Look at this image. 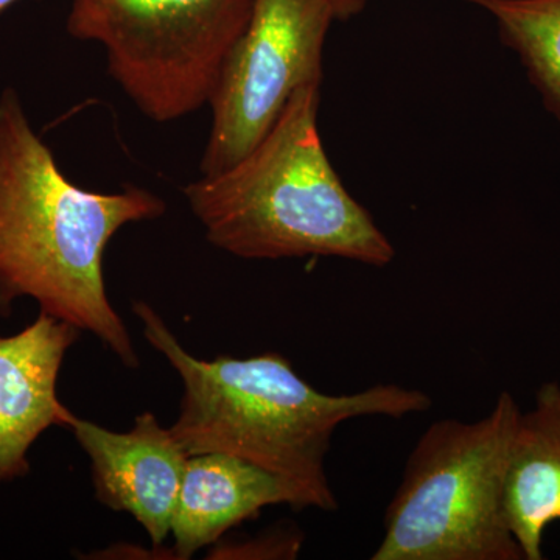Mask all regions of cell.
<instances>
[{"label":"cell","instance_id":"cell-1","mask_svg":"<svg viewBox=\"0 0 560 560\" xmlns=\"http://www.w3.org/2000/svg\"><path fill=\"white\" fill-rule=\"evenodd\" d=\"M164 213V200L142 187L101 194L73 184L16 92L0 95V311L32 298L138 370L130 331L106 293L103 257L121 228Z\"/></svg>","mask_w":560,"mask_h":560},{"label":"cell","instance_id":"cell-2","mask_svg":"<svg viewBox=\"0 0 560 560\" xmlns=\"http://www.w3.org/2000/svg\"><path fill=\"white\" fill-rule=\"evenodd\" d=\"M132 312L142 320L145 340L183 382L172 431L189 456L223 453L254 464L296 490L305 508H338L326 458L341 423L372 416L401 419L431 407L422 390L393 383L342 396L320 393L276 352L249 359H197L150 304L135 302Z\"/></svg>","mask_w":560,"mask_h":560},{"label":"cell","instance_id":"cell-3","mask_svg":"<svg viewBox=\"0 0 560 560\" xmlns=\"http://www.w3.org/2000/svg\"><path fill=\"white\" fill-rule=\"evenodd\" d=\"M320 83L294 92L271 130L237 164L184 189L217 248L249 260L338 257L378 268L396 257L324 150Z\"/></svg>","mask_w":560,"mask_h":560},{"label":"cell","instance_id":"cell-4","mask_svg":"<svg viewBox=\"0 0 560 560\" xmlns=\"http://www.w3.org/2000/svg\"><path fill=\"white\" fill-rule=\"evenodd\" d=\"M522 411L501 393L477 422L442 419L415 445L372 560H522L504 506Z\"/></svg>","mask_w":560,"mask_h":560},{"label":"cell","instance_id":"cell-5","mask_svg":"<svg viewBox=\"0 0 560 560\" xmlns=\"http://www.w3.org/2000/svg\"><path fill=\"white\" fill-rule=\"evenodd\" d=\"M254 0H72L68 32L102 44L109 75L158 124L209 105Z\"/></svg>","mask_w":560,"mask_h":560},{"label":"cell","instance_id":"cell-6","mask_svg":"<svg viewBox=\"0 0 560 560\" xmlns=\"http://www.w3.org/2000/svg\"><path fill=\"white\" fill-rule=\"evenodd\" d=\"M329 0H254L248 25L210 97L212 125L201 176L226 171L271 130L291 95L323 81Z\"/></svg>","mask_w":560,"mask_h":560},{"label":"cell","instance_id":"cell-7","mask_svg":"<svg viewBox=\"0 0 560 560\" xmlns=\"http://www.w3.org/2000/svg\"><path fill=\"white\" fill-rule=\"evenodd\" d=\"M66 429L90 456L97 500L109 510L128 512L160 548L172 533L190 458L172 429H164L150 411L139 415L127 433L106 430L72 411Z\"/></svg>","mask_w":560,"mask_h":560},{"label":"cell","instance_id":"cell-8","mask_svg":"<svg viewBox=\"0 0 560 560\" xmlns=\"http://www.w3.org/2000/svg\"><path fill=\"white\" fill-rule=\"evenodd\" d=\"M81 330L39 313L13 337H0V482L24 477L27 453L50 427H66L69 408L57 383L68 350Z\"/></svg>","mask_w":560,"mask_h":560},{"label":"cell","instance_id":"cell-9","mask_svg":"<svg viewBox=\"0 0 560 560\" xmlns=\"http://www.w3.org/2000/svg\"><path fill=\"white\" fill-rule=\"evenodd\" d=\"M279 504L305 510L300 493L270 471L223 453L190 456L172 522L176 558L190 559L234 526Z\"/></svg>","mask_w":560,"mask_h":560},{"label":"cell","instance_id":"cell-10","mask_svg":"<svg viewBox=\"0 0 560 560\" xmlns=\"http://www.w3.org/2000/svg\"><path fill=\"white\" fill-rule=\"evenodd\" d=\"M504 506L525 560H541L544 533L560 522V385L544 383L521 415L508 463Z\"/></svg>","mask_w":560,"mask_h":560},{"label":"cell","instance_id":"cell-11","mask_svg":"<svg viewBox=\"0 0 560 560\" xmlns=\"http://www.w3.org/2000/svg\"><path fill=\"white\" fill-rule=\"evenodd\" d=\"M497 22L501 43L521 58L530 83L560 120V0H467Z\"/></svg>","mask_w":560,"mask_h":560},{"label":"cell","instance_id":"cell-12","mask_svg":"<svg viewBox=\"0 0 560 560\" xmlns=\"http://www.w3.org/2000/svg\"><path fill=\"white\" fill-rule=\"evenodd\" d=\"M335 20L346 21L363 11L368 0H329Z\"/></svg>","mask_w":560,"mask_h":560},{"label":"cell","instance_id":"cell-13","mask_svg":"<svg viewBox=\"0 0 560 560\" xmlns=\"http://www.w3.org/2000/svg\"><path fill=\"white\" fill-rule=\"evenodd\" d=\"M16 2V0H0V11L7 9V7L11 5V3Z\"/></svg>","mask_w":560,"mask_h":560}]
</instances>
